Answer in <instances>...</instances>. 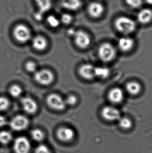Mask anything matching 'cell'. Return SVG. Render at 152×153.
Returning a JSON list of instances; mask_svg holds the SVG:
<instances>
[{
	"label": "cell",
	"instance_id": "28",
	"mask_svg": "<svg viewBox=\"0 0 152 153\" xmlns=\"http://www.w3.org/2000/svg\"><path fill=\"white\" fill-rule=\"evenodd\" d=\"M127 4L133 8H139L142 5L143 0H125Z\"/></svg>",
	"mask_w": 152,
	"mask_h": 153
},
{
	"label": "cell",
	"instance_id": "32",
	"mask_svg": "<svg viewBox=\"0 0 152 153\" xmlns=\"http://www.w3.org/2000/svg\"><path fill=\"white\" fill-rule=\"evenodd\" d=\"M35 153H51L49 149L45 145H39L36 148Z\"/></svg>",
	"mask_w": 152,
	"mask_h": 153
},
{
	"label": "cell",
	"instance_id": "23",
	"mask_svg": "<svg viewBox=\"0 0 152 153\" xmlns=\"http://www.w3.org/2000/svg\"><path fill=\"white\" fill-rule=\"evenodd\" d=\"M12 139V135L10 133L6 131L0 132V142L4 144L10 143Z\"/></svg>",
	"mask_w": 152,
	"mask_h": 153
},
{
	"label": "cell",
	"instance_id": "7",
	"mask_svg": "<svg viewBox=\"0 0 152 153\" xmlns=\"http://www.w3.org/2000/svg\"><path fill=\"white\" fill-rule=\"evenodd\" d=\"M74 37L76 45L81 49L88 47L91 43V39L88 33L82 30L76 31Z\"/></svg>",
	"mask_w": 152,
	"mask_h": 153
},
{
	"label": "cell",
	"instance_id": "13",
	"mask_svg": "<svg viewBox=\"0 0 152 153\" xmlns=\"http://www.w3.org/2000/svg\"><path fill=\"white\" fill-rule=\"evenodd\" d=\"M94 68L91 64H83L79 68V73L83 79L90 80L95 77Z\"/></svg>",
	"mask_w": 152,
	"mask_h": 153
},
{
	"label": "cell",
	"instance_id": "24",
	"mask_svg": "<svg viewBox=\"0 0 152 153\" xmlns=\"http://www.w3.org/2000/svg\"><path fill=\"white\" fill-rule=\"evenodd\" d=\"M46 22L48 25L52 28H57L60 26L61 23L60 19L53 15H51L47 16Z\"/></svg>",
	"mask_w": 152,
	"mask_h": 153
},
{
	"label": "cell",
	"instance_id": "4",
	"mask_svg": "<svg viewBox=\"0 0 152 153\" xmlns=\"http://www.w3.org/2000/svg\"><path fill=\"white\" fill-rule=\"evenodd\" d=\"M34 78L35 81L42 85H49L54 81V76L51 71L48 70H42L35 73Z\"/></svg>",
	"mask_w": 152,
	"mask_h": 153
},
{
	"label": "cell",
	"instance_id": "25",
	"mask_svg": "<svg viewBox=\"0 0 152 153\" xmlns=\"http://www.w3.org/2000/svg\"><path fill=\"white\" fill-rule=\"evenodd\" d=\"M22 88L18 85H13L10 87L9 92L13 97H18L22 93Z\"/></svg>",
	"mask_w": 152,
	"mask_h": 153
},
{
	"label": "cell",
	"instance_id": "1",
	"mask_svg": "<svg viewBox=\"0 0 152 153\" xmlns=\"http://www.w3.org/2000/svg\"><path fill=\"white\" fill-rule=\"evenodd\" d=\"M115 26L119 32L127 35L133 33L136 30L137 25L132 19L121 16L116 19Z\"/></svg>",
	"mask_w": 152,
	"mask_h": 153
},
{
	"label": "cell",
	"instance_id": "6",
	"mask_svg": "<svg viewBox=\"0 0 152 153\" xmlns=\"http://www.w3.org/2000/svg\"><path fill=\"white\" fill-rule=\"evenodd\" d=\"M29 125V120L25 116L17 115L12 119L10 122V128L13 130L21 131L27 128Z\"/></svg>",
	"mask_w": 152,
	"mask_h": 153
},
{
	"label": "cell",
	"instance_id": "33",
	"mask_svg": "<svg viewBox=\"0 0 152 153\" xmlns=\"http://www.w3.org/2000/svg\"><path fill=\"white\" fill-rule=\"evenodd\" d=\"M6 118H5L3 116L0 115V127L4 126L6 124Z\"/></svg>",
	"mask_w": 152,
	"mask_h": 153
},
{
	"label": "cell",
	"instance_id": "18",
	"mask_svg": "<svg viewBox=\"0 0 152 153\" xmlns=\"http://www.w3.org/2000/svg\"><path fill=\"white\" fill-rule=\"evenodd\" d=\"M38 8V12L44 14L49 12L52 6V0H35Z\"/></svg>",
	"mask_w": 152,
	"mask_h": 153
},
{
	"label": "cell",
	"instance_id": "27",
	"mask_svg": "<svg viewBox=\"0 0 152 153\" xmlns=\"http://www.w3.org/2000/svg\"><path fill=\"white\" fill-rule=\"evenodd\" d=\"M73 17L72 15L68 13H64L61 17L60 21L64 25H68L72 23Z\"/></svg>",
	"mask_w": 152,
	"mask_h": 153
},
{
	"label": "cell",
	"instance_id": "20",
	"mask_svg": "<svg viewBox=\"0 0 152 153\" xmlns=\"http://www.w3.org/2000/svg\"><path fill=\"white\" fill-rule=\"evenodd\" d=\"M126 90L131 95H136L141 91V86L139 83L137 82H130L126 85Z\"/></svg>",
	"mask_w": 152,
	"mask_h": 153
},
{
	"label": "cell",
	"instance_id": "15",
	"mask_svg": "<svg viewBox=\"0 0 152 153\" xmlns=\"http://www.w3.org/2000/svg\"><path fill=\"white\" fill-rule=\"evenodd\" d=\"M61 5L63 8L70 11H76L81 8V0H62Z\"/></svg>",
	"mask_w": 152,
	"mask_h": 153
},
{
	"label": "cell",
	"instance_id": "5",
	"mask_svg": "<svg viewBox=\"0 0 152 153\" xmlns=\"http://www.w3.org/2000/svg\"><path fill=\"white\" fill-rule=\"evenodd\" d=\"M46 102L53 109L62 111L66 107L65 101L56 94H52L47 96Z\"/></svg>",
	"mask_w": 152,
	"mask_h": 153
},
{
	"label": "cell",
	"instance_id": "22",
	"mask_svg": "<svg viewBox=\"0 0 152 153\" xmlns=\"http://www.w3.org/2000/svg\"><path fill=\"white\" fill-rule=\"evenodd\" d=\"M119 126L123 129L127 130L131 128L132 126L131 120L127 117H120L119 120Z\"/></svg>",
	"mask_w": 152,
	"mask_h": 153
},
{
	"label": "cell",
	"instance_id": "14",
	"mask_svg": "<svg viewBox=\"0 0 152 153\" xmlns=\"http://www.w3.org/2000/svg\"><path fill=\"white\" fill-rule=\"evenodd\" d=\"M124 98V94L122 89L115 87L111 89L108 94V99L114 103H120Z\"/></svg>",
	"mask_w": 152,
	"mask_h": 153
},
{
	"label": "cell",
	"instance_id": "11",
	"mask_svg": "<svg viewBox=\"0 0 152 153\" xmlns=\"http://www.w3.org/2000/svg\"><path fill=\"white\" fill-rule=\"evenodd\" d=\"M21 103L24 111L28 114H35L37 111V103L31 98L28 97L23 98L21 100Z\"/></svg>",
	"mask_w": 152,
	"mask_h": 153
},
{
	"label": "cell",
	"instance_id": "36",
	"mask_svg": "<svg viewBox=\"0 0 152 153\" xmlns=\"http://www.w3.org/2000/svg\"><path fill=\"white\" fill-rule=\"evenodd\" d=\"M61 1H62V0H61Z\"/></svg>",
	"mask_w": 152,
	"mask_h": 153
},
{
	"label": "cell",
	"instance_id": "26",
	"mask_svg": "<svg viewBox=\"0 0 152 153\" xmlns=\"http://www.w3.org/2000/svg\"><path fill=\"white\" fill-rule=\"evenodd\" d=\"M31 135L32 138L35 141H38V142L42 141L44 137V134L43 132L39 129H35L32 131Z\"/></svg>",
	"mask_w": 152,
	"mask_h": 153
},
{
	"label": "cell",
	"instance_id": "12",
	"mask_svg": "<svg viewBox=\"0 0 152 153\" xmlns=\"http://www.w3.org/2000/svg\"><path fill=\"white\" fill-rule=\"evenodd\" d=\"M57 136L59 140L63 142H69L74 139V131L67 127L60 128L57 132Z\"/></svg>",
	"mask_w": 152,
	"mask_h": 153
},
{
	"label": "cell",
	"instance_id": "3",
	"mask_svg": "<svg viewBox=\"0 0 152 153\" xmlns=\"http://www.w3.org/2000/svg\"><path fill=\"white\" fill-rule=\"evenodd\" d=\"M116 54L115 48L109 43L102 44L99 48V57L104 62L111 61L115 58Z\"/></svg>",
	"mask_w": 152,
	"mask_h": 153
},
{
	"label": "cell",
	"instance_id": "8",
	"mask_svg": "<svg viewBox=\"0 0 152 153\" xmlns=\"http://www.w3.org/2000/svg\"><path fill=\"white\" fill-rule=\"evenodd\" d=\"M14 149L16 153H29L30 144L28 140L25 137H19L15 140Z\"/></svg>",
	"mask_w": 152,
	"mask_h": 153
},
{
	"label": "cell",
	"instance_id": "34",
	"mask_svg": "<svg viewBox=\"0 0 152 153\" xmlns=\"http://www.w3.org/2000/svg\"><path fill=\"white\" fill-rule=\"evenodd\" d=\"M75 33H76V31L74 29H70L68 30L67 33H68V35L70 36H74Z\"/></svg>",
	"mask_w": 152,
	"mask_h": 153
},
{
	"label": "cell",
	"instance_id": "31",
	"mask_svg": "<svg viewBox=\"0 0 152 153\" xmlns=\"http://www.w3.org/2000/svg\"><path fill=\"white\" fill-rule=\"evenodd\" d=\"M77 98L76 96L73 95H71L67 97L65 100L66 105H74L77 103Z\"/></svg>",
	"mask_w": 152,
	"mask_h": 153
},
{
	"label": "cell",
	"instance_id": "35",
	"mask_svg": "<svg viewBox=\"0 0 152 153\" xmlns=\"http://www.w3.org/2000/svg\"><path fill=\"white\" fill-rule=\"evenodd\" d=\"M145 2L149 5H152V0H145Z\"/></svg>",
	"mask_w": 152,
	"mask_h": 153
},
{
	"label": "cell",
	"instance_id": "21",
	"mask_svg": "<svg viewBox=\"0 0 152 153\" xmlns=\"http://www.w3.org/2000/svg\"><path fill=\"white\" fill-rule=\"evenodd\" d=\"M95 76L101 79H106L110 74L109 68L104 66H98L94 68Z\"/></svg>",
	"mask_w": 152,
	"mask_h": 153
},
{
	"label": "cell",
	"instance_id": "9",
	"mask_svg": "<svg viewBox=\"0 0 152 153\" xmlns=\"http://www.w3.org/2000/svg\"><path fill=\"white\" fill-rule=\"evenodd\" d=\"M101 114L105 120L109 121L118 120L120 118V112L119 110L111 106H106L103 108Z\"/></svg>",
	"mask_w": 152,
	"mask_h": 153
},
{
	"label": "cell",
	"instance_id": "17",
	"mask_svg": "<svg viewBox=\"0 0 152 153\" xmlns=\"http://www.w3.org/2000/svg\"><path fill=\"white\" fill-rule=\"evenodd\" d=\"M137 18L142 24H148L152 20V10L149 8L142 9L138 13Z\"/></svg>",
	"mask_w": 152,
	"mask_h": 153
},
{
	"label": "cell",
	"instance_id": "30",
	"mask_svg": "<svg viewBox=\"0 0 152 153\" xmlns=\"http://www.w3.org/2000/svg\"><path fill=\"white\" fill-rule=\"evenodd\" d=\"M26 68L29 72H34L37 69V66L35 62L29 61L26 64Z\"/></svg>",
	"mask_w": 152,
	"mask_h": 153
},
{
	"label": "cell",
	"instance_id": "19",
	"mask_svg": "<svg viewBox=\"0 0 152 153\" xmlns=\"http://www.w3.org/2000/svg\"><path fill=\"white\" fill-rule=\"evenodd\" d=\"M33 48L38 51L45 50L47 46V40L41 36H37L32 40Z\"/></svg>",
	"mask_w": 152,
	"mask_h": 153
},
{
	"label": "cell",
	"instance_id": "10",
	"mask_svg": "<svg viewBox=\"0 0 152 153\" xmlns=\"http://www.w3.org/2000/svg\"><path fill=\"white\" fill-rule=\"evenodd\" d=\"M89 15L94 19H97L103 15L105 10L102 4L98 2H91L87 8Z\"/></svg>",
	"mask_w": 152,
	"mask_h": 153
},
{
	"label": "cell",
	"instance_id": "2",
	"mask_svg": "<svg viewBox=\"0 0 152 153\" xmlns=\"http://www.w3.org/2000/svg\"><path fill=\"white\" fill-rule=\"evenodd\" d=\"M13 35L17 41L21 43H25L30 39L31 31L26 25L19 24L13 29Z\"/></svg>",
	"mask_w": 152,
	"mask_h": 153
},
{
	"label": "cell",
	"instance_id": "16",
	"mask_svg": "<svg viewBox=\"0 0 152 153\" xmlns=\"http://www.w3.org/2000/svg\"><path fill=\"white\" fill-rule=\"evenodd\" d=\"M134 40L129 37H123L119 39L118 42L119 48L122 51L128 52L131 50L134 46Z\"/></svg>",
	"mask_w": 152,
	"mask_h": 153
},
{
	"label": "cell",
	"instance_id": "29",
	"mask_svg": "<svg viewBox=\"0 0 152 153\" xmlns=\"http://www.w3.org/2000/svg\"><path fill=\"white\" fill-rule=\"evenodd\" d=\"M10 102L8 99L3 97H0V111H3L8 109Z\"/></svg>",
	"mask_w": 152,
	"mask_h": 153
}]
</instances>
